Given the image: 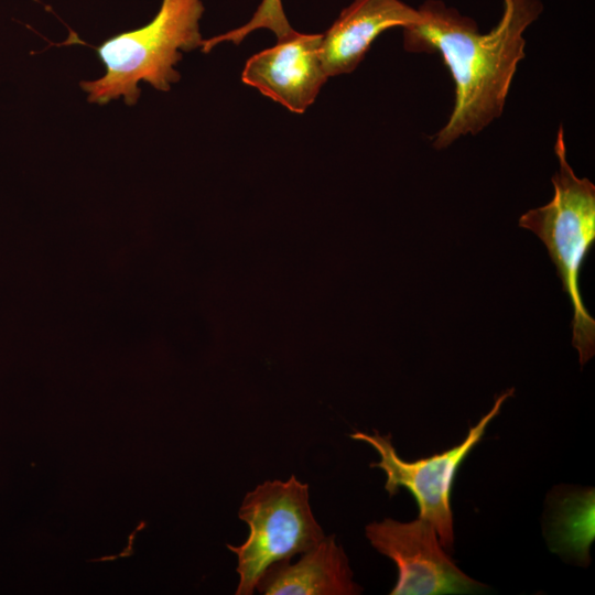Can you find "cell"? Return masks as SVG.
Here are the masks:
<instances>
[{
  "instance_id": "ba28073f",
  "label": "cell",
  "mask_w": 595,
  "mask_h": 595,
  "mask_svg": "<svg viewBox=\"0 0 595 595\" xmlns=\"http://www.w3.org/2000/svg\"><path fill=\"white\" fill-rule=\"evenodd\" d=\"M421 15L400 0H354L323 34L322 62L326 75L351 73L371 43L386 30L408 28Z\"/></svg>"
},
{
  "instance_id": "7a4b0ae2",
  "label": "cell",
  "mask_w": 595,
  "mask_h": 595,
  "mask_svg": "<svg viewBox=\"0 0 595 595\" xmlns=\"http://www.w3.org/2000/svg\"><path fill=\"white\" fill-rule=\"evenodd\" d=\"M202 0H162L156 15L142 28L120 33L97 47L106 73L98 79L82 82L89 102L105 105L123 97L127 105L137 104L139 83L147 82L161 91L180 80L174 68L181 51L202 47L199 20Z\"/></svg>"
},
{
  "instance_id": "8992f818",
  "label": "cell",
  "mask_w": 595,
  "mask_h": 595,
  "mask_svg": "<svg viewBox=\"0 0 595 595\" xmlns=\"http://www.w3.org/2000/svg\"><path fill=\"white\" fill-rule=\"evenodd\" d=\"M366 537L398 567L391 595L466 594L484 588L455 565L433 526L420 517L410 522H371L366 527Z\"/></svg>"
},
{
  "instance_id": "3957f363",
  "label": "cell",
  "mask_w": 595,
  "mask_h": 595,
  "mask_svg": "<svg viewBox=\"0 0 595 595\" xmlns=\"http://www.w3.org/2000/svg\"><path fill=\"white\" fill-rule=\"evenodd\" d=\"M554 152L559 172L552 176L554 193L544 206L524 213L519 226L536 234L544 244L573 309L572 345L583 366L595 354V320L587 312L580 292V272L595 240V185L578 177L566 160L562 127Z\"/></svg>"
},
{
  "instance_id": "5b68a950",
  "label": "cell",
  "mask_w": 595,
  "mask_h": 595,
  "mask_svg": "<svg viewBox=\"0 0 595 595\" xmlns=\"http://www.w3.org/2000/svg\"><path fill=\"white\" fill-rule=\"evenodd\" d=\"M513 388L501 393L493 408L478 423L470 428L466 437L458 445L431 457L415 462H405L397 453L390 435L355 432L350 437L371 445L380 456V461L371 463L386 473L385 489L390 496L398 493L400 487L408 489L419 506V517L429 521L436 531L439 541L444 550H453L454 530L451 508V494L456 473L482 440L490 421L499 413L502 403L512 396Z\"/></svg>"
},
{
  "instance_id": "30bf717a",
  "label": "cell",
  "mask_w": 595,
  "mask_h": 595,
  "mask_svg": "<svg viewBox=\"0 0 595 595\" xmlns=\"http://www.w3.org/2000/svg\"><path fill=\"white\" fill-rule=\"evenodd\" d=\"M260 28L271 30L278 39L293 31L285 18L281 0H262L249 22L236 30L208 40L207 44L209 47L226 41L239 44L250 32Z\"/></svg>"
},
{
  "instance_id": "52a82bcc",
  "label": "cell",
  "mask_w": 595,
  "mask_h": 595,
  "mask_svg": "<svg viewBox=\"0 0 595 595\" xmlns=\"http://www.w3.org/2000/svg\"><path fill=\"white\" fill-rule=\"evenodd\" d=\"M323 34L292 31L277 44L252 55L241 80L292 112L303 113L328 76L322 62Z\"/></svg>"
},
{
  "instance_id": "9c48e42d",
  "label": "cell",
  "mask_w": 595,
  "mask_h": 595,
  "mask_svg": "<svg viewBox=\"0 0 595 595\" xmlns=\"http://www.w3.org/2000/svg\"><path fill=\"white\" fill-rule=\"evenodd\" d=\"M291 564L269 566L256 588L266 595H353L361 588L353 581L348 559L334 536L324 537Z\"/></svg>"
},
{
  "instance_id": "277c9868",
  "label": "cell",
  "mask_w": 595,
  "mask_h": 595,
  "mask_svg": "<svg viewBox=\"0 0 595 595\" xmlns=\"http://www.w3.org/2000/svg\"><path fill=\"white\" fill-rule=\"evenodd\" d=\"M238 517L249 527L237 555V595H250L264 571L316 545L324 537L309 502V485L295 476L267 480L246 494Z\"/></svg>"
},
{
  "instance_id": "6da1fadb",
  "label": "cell",
  "mask_w": 595,
  "mask_h": 595,
  "mask_svg": "<svg viewBox=\"0 0 595 595\" xmlns=\"http://www.w3.org/2000/svg\"><path fill=\"white\" fill-rule=\"evenodd\" d=\"M542 10L540 0H504L500 21L482 34L473 19L440 0L420 6V21L403 29V46L414 53L439 52L455 83L453 111L434 134L433 148L474 136L501 116L517 66L526 56L523 33Z\"/></svg>"
}]
</instances>
